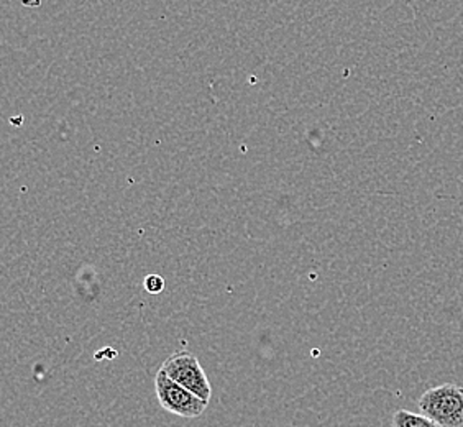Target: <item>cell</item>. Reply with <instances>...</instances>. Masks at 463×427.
I'll return each mask as SVG.
<instances>
[{
	"mask_svg": "<svg viewBox=\"0 0 463 427\" xmlns=\"http://www.w3.org/2000/svg\"><path fill=\"white\" fill-rule=\"evenodd\" d=\"M420 414L440 427H463V386L444 383L422 393L418 401Z\"/></svg>",
	"mask_w": 463,
	"mask_h": 427,
	"instance_id": "cell-1",
	"label": "cell"
},
{
	"mask_svg": "<svg viewBox=\"0 0 463 427\" xmlns=\"http://www.w3.org/2000/svg\"><path fill=\"white\" fill-rule=\"evenodd\" d=\"M161 370L170 376L173 382L184 386L186 390L194 393L201 400L205 403L211 401L213 396V386L205 375L204 368L199 364L196 356L186 350H179L176 354L168 356Z\"/></svg>",
	"mask_w": 463,
	"mask_h": 427,
	"instance_id": "cell-2",
	"label": "cell"
},
{
	"mask_svg": "<svg viewBox=\"0 0 463 427\" xmlns=\"http://www.w3.org/2000/svg\"><path fill=\"white\" fill-rule=\"evenodd\" d=\"M155 393L161 408L181 418H199L207 410V404H209L194 393L186 390L184 386L173 382L161 368L158 374L155 375Z\"/></svg>",
	"mask_w": 463,
	"mask_h": 427,
	"instance_id": "cell-3",
	"label": "cell"
},
{
	"mask_svg": "<svg viewBox=\"0 0 463 427\" xmlns=\"http://www.w3.org/2000/svg\"><path fill=\"white\" fill-rule=\"evenodd\" d=\"M392 427H440L432 419L424 414H416L412 411L398 410L392 414Z\"/></svg>",
	"mask_w": 463,
	"mask_h": 427,
	"instance_id": "cell-4",
	"label": "cell"
},
{
	"mask_svg": "<svg viewBox=\"0 0 463 427\" xmlns=\"http://www.w3.org/2000/svg\"><path fill=\"white\" fill-rule=\"evenodd\" d=\"M143 288L150 294H160L165 289V280L160 275H148L143 281Z\"/></svg>",
	"mask_w": 463,
	"mask_h": 427,
	"instance_id": "cell-5",
	"label": "cell"
},
{
	"mask_svg": "<svg viewBox=\"0 0 463 427\" xmlns=\"http://www.w3.org/2000/svg\"><path fill=\"white\" fill-rule=\"evenodd\" d=\"M20 122H22V117H17V119H12V124L20 125Z\"/></svg>",
	"mask_w": 463,
	"mask_h": 427,
	"instance_id": "cell-6",
	"label": "cell"
}]
</instances>
